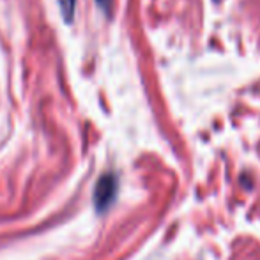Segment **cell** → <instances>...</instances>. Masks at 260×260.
Instances as JSON below:
<instances>
[{
  "label": "cell",
  "mask_w": 260,
  "mask_h": 260,
  "mask_svg": "<svg viewBox=\"0 0 260 260\" xmlns=\"http://www.w3.org/2000/svg\"><path fill=\"white\" fill-rule=\"evenodd\" d=\"M117 186L119 182H117L115 174H105L100 177L94 188V206L100 212H105L113 204L117 197Z\"/></svg>",
  "instance_id": "1"
},
{
  "label": "cell",
  "mask_w": 260,
  "mask_h": 260,
  "mask_svg": "<svg viewBox=\"0 0 260 260\" xmlns=\"http://www.w3.org/2000/svg\"><path fill=\"white\" fill-rule=\"evenodd\" d=\"M58 6H60V13L64 18L66 23H71L75 20L76 13V0H58Z\"/></svg>",
  "instance_id": "2"
},
{
  "label": "cell",
  "mask_w": 260,
  "mask_h": 260,
  "mask_svg": "<svg viewBox=\"0 0 260 260\" xmlns=\"http://www.w3.org/2000/svg\"><path fill=\"white\" fill-rule=\"evenodd\" d=\"M96 2L103 7L106 14H110V6H112V0H96Z\"/></svg>",
  "instance_id": "3"
}]
</instances>
